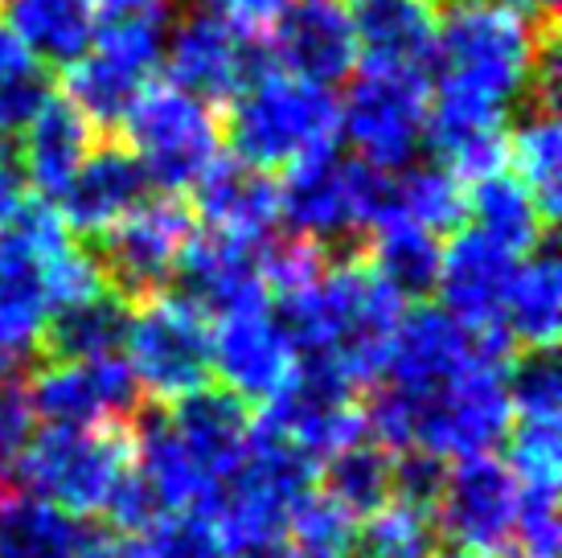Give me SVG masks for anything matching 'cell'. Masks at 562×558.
<instances>
[{
  "label": "cell",
  "instance_id": "6da1fadb",
  "mask_svg": "<svg viewBox=\"0 0 562 558\" xmlns=\"http://www.w3.org/2000/svg\"><path fill=\"white\" fill-rule=\"evenodd\" d=\"M403 304L358 247L333 255L313 288L280 295L271 312L300 361H325L366 394L386 370Z\"/></svg>",
  "mask_w": 562,
  "mask_h": 558
},
{
  "label": "cell",
  "instance_id": "7a4b0ae2",
  "mask_svg": "<svg viewBox=\"0 0 562 558\" xmlns=\"http://www.w3.org/2000/svg\"><path fill=\"white\" fill-rule=\"evenodd\" d=\"M554 21H526L509 9L481 0H452L436 30V91L460 103H476L497 115L517 111L530 99L533 63Z\"/></svg>",
  "mask_w": 562,
  "mask_h": 558
},
{
  "label": "cell",
  "instance_id": "3957f363",
  "mask_svg": "<svg viewBox=\"0 0 562 558\" xmlns=\"http://www.w3.org/2000/svg\"><path fill=\"white\" fill-rule=\"evenodd\" d=\"M341 103L313 82L283 75L267 63L247 87L226 103V144L247 169H292L308 156L337 148Z\"/></svg>",
  "mask_w": 562,
  "mask_h": 558
},
{
  "label": "cell",
  "instance_id": "277c9868",
  "mask_svg": "<svg viewBox=\"0 0 562 558\" xmlns=\"http://www.w3.org/2000/svg\"><path fill=\"white\" fill-rule=\"evenodd\" d=\"M132 423L108 427H42L16 460L13 481L70 517H103L120 481L132 472Z\"/></svg>",
  "mask_w": 562,
  "mask_h": 558
},
{
  "label": "cell",
  "instance_id": "5b68a950",
  "mask_svg": "<svg viewBox=\"0 0 562 558\" xmlns=\"http://www.w3.org/2000/svg\"><path fill=\"white\" fill-rule=\"evenodd\" d=\"M115 136L132 148L148 186H160V193L189 189L222 153V124L214 108L177 91L172 82H148Z\"/></svg>",
  "mask_w": 562,
  "mask_h": 558
},
{
  "label": "cell",
  "instance_id": "8992f818",
  "mask_svg": "<svg viewBox=\"0 0 562 558\" xmlns=\"http://www.w3.org/2000/svg\"><path fill=\"white\" fill-rule=\"evenodd\" d=\"M124 354L140 399L157 406H169L193 390L210 387V373H214L210 321L177 292L148 295L136 304Z\"/></svg>",
  "mask_w": 562,
  "mask_h": 558
},
{
  "label": "cell",
  "instance_id": "52a82bcc",
  "mask_svg": "<svg viewBox=\"0 0 562 558\" xmlns=\"http://www.w3.org/2000/svg\"><path fill=\"white\" fill-rule=\"evenodd\" d=\"M193 222L198 217L189 202H181V193H160V198H144L108 234H99L94 243H82V247L111 292L140 304L148 295L169 292L177 259L186 250L189 234L198 231Z\"/></svg>",
  "mask_w": 562,
  "mask_h": 558
},
{
  "label": "cell",
  "instance_id": "ba28073f",
  "mask_svg": "<svg viewBox=\"0 0 562 558\" xmlns=\"http://www.w3.org/2000/svg\"><path fill=\"white\" fill-rule=\"evenodd\" d=\"M165 49V25L120 21L94 25V42L75 66H66V99L91 120L94 132L115 136L132 103L153 82Z\"/></svg>",
  "mask_w": 562,
  "mask_h": 558
},
{
  "label": "cell",
  "instance_id": "9c48e42d",
  "mask_svg": "<svg viewBox=\"0 0 562 558\" xmlns=\"http://www.w3.org/2000/svg\"><path fill=\"white\" fill-rule=\"evenodd\" d=\"M431 78L366 70L341 103V136L374 169H406L427 136Z\"/></svg>",
  "mask_w": 562,
  "mask_h": 558
},
{
  "label": "cell",
  "instance_id": "30bf717a",
  "mask_svg": "<svg viewBox=\"0 0 562 558\" xmlns=\"http://www.w3.org/2000/svg\"><path fill=\"white\" fill-rule=\"evenodd\" d=\"M283 444L304 451L313 465L366 439V403L361 390L325 366V361H300L288 387L263 403V423Z\"/></svg>",
  "mask_w": 562,
  "mask_h": 558
},
{
  "label": "cell",
  "instance_id": "8fae6325",
  "mask_svg": "<svg viewBox=\"0 0 562 558\" xmlns=\"http://www.w3.org/2000/svg\"><path fill=\"white\" fill-rule=\"evenodd\" d=\"M165 70L177 91L193 94L202 103H231L247 78L267 66V49L259 37L238 33L231 21L205 13V9H177L165 37Z\"/></svg>",
  "mask_w": 562,
  "mask_h": 558
},
{
  "label": "cell",
  "instance_id": "7c38bea8",
  "mask_svg": "<svg viewBox=\"0 0 562 558\" xmlns=\"http://www.w3.org/2000/svg\"><path fill=\"white\" fill-rule=\"evenodd\" d=\"M280 222L288 234L308 238L325 255L358 250L361 231V160H345L337 148L308 156L288 169L280 186Z\"/></svg>",
  "mask_w": 562,
  "mask_h": 558
},
{
  "label": "cell",
  "instance_id": "4fadbf2b",
  "mask_svg": "<svg viewBox=\"0 0 562 558\" xmlns=\"http://www.w3.org/2000/svg\"><path fill=\"white\" fill-rule=\"evenodd\" d=\"M517 496H521V484L501 456L484 451V456L456 460L443 477V493L436 505L439 543L464 555L505 550V543L514 538Z\"/></svg>",
  "mask_w": 562,
  "mask_h": 558
},
{
  "label": "cell",
  "instance_id": "5bb4252c",
  "mask_svg": "<svg viewBox=\"0 0 562 558\" xmlns=\"http://www.w3.org/2000/svg\"><path fill=\"white\" fill-rule=\"evenodd\" d=\"M30 411L46 427H108L132 423L140 411L136 378L120 357L99 361H46L30 378Z\"/></svg>",
  "mask_w": 562,
  "mask_h": 558
},
{
  "label": "cell",
  "instance_id": "9a60e30c",
  "mask_svg": "<svg viewBox=\"0 0 562 558\" xmlns=\"http://www.w3.org/2000/svg\"><path fill=\"white\" fill-rule=\"evenodd\" d=\"M514 342L493 328V333H472L460 321H452L443 309H415L403 316L394 333L391 357H386V387L391 390H427L436 382H448L452 373L469 370L484 357H509Z\"/></svg>",
  "mask_w": 562,
  "mask_h": 558
},
{
  "label": "cell",
  "instance_id": "2e32d148",
  "mask_svg": "<svg viewBox=\"0 0 562 558\" xmlns=\"http://www.w3.org/2000/svg\"><path fill=\"white\" fill-rule=\"evenodd\" d=\"M267 63L283 75L333 91L358 70V33L353 16L333 0H300L288 4L267 30Z\"/></svg>",
  "mask_w": 562,
  "mask_h": 558
},
{
  "label": "cell",
  "instance_id": "e0dca14e",
  "mask_svg": "<svg viewBox=\"0 0 562 558\" xmlns=\"http://www.w3.org/2000/svg\"><path fill=\"white\" fill-rule=\"evenodd\" d=\"M255 250L259 247L235 243L226 234L193 231L172 271V283L181 288L177 295L202 312L205 321H222V316L271 304Z\"/></svg>",
  "mask_w": 562,
  "mask_h": 558
},
{
  "label": "cell",
  "instance_id": "ac0fdd59",
  "mask_svg": "<svg viewBox=\"0 0 562 558\" xmlns=\"http://www.w3.org/2000/svg\"><path fill=\"white\" fill-rule=\"evenodd\" d=\"M210 342H214V373L243 403H271L300 366L271 304L222 316L218 328H210Z\"/></svg>",
  "mask_w": 562,
  "mask_h": 558
},
{
  "label": "cell",
  "instance_id": "d6986e66",
  "mask_svg": "<svg viewBox=\"0 0 562 558\" xmlns=\"http://www.w3.org/2000/svg\"><path fill=\"white\" fill-rule=\"evenodd\" d=\"M144 198H148V177H144L140 160L132 156V148L120 136H108L94 144L91 156L82 160V169L63 189L58 217L70 231V238L94 243L120 217L132 214Z\"/></svg>",
  "mask_w": 562,
  "mask_h": 558
},
{
  "label": "cell",
  "instance_id": "ffe728a7",
  "mask_svg": "<svg viewBox=\"0 0 562 558\" xmlns=\"http://www.w3.org/2000/svg\"><path fill=\"white\" fill-rule=\"evenodd\" d=\"M514 271L517 255H509V250L497 247L493 238H484L472 226L456 231L452 243L439 255L436 292L443 300V312L464 328H472V333L501 328V309H505V292H509Z\"/></svg>",
  "mask_w": 562,
  "mask_h": 558
},
{
  "label": "cell",
  "instance_id": "44dd1931",
  "mask_svg": "<svg viewBox=\"0 0 562 558\" xmlns=\"http://www.w3.org/2000/svg\"><path fill=\"white\" fill-rule=\"evenodd\" d=\"M193 217H202V231L226 234L235 243L259 247L267 234L280 231V186L243 160H214L193 181Z\"/></svg>",
  "mask_w": 562,
  "mask_h": 558
},
{
  "label": "cell",
  "instance_id": "7402d4cb",
  "mask_svg": "<svg viewBox=\"0 0 562 558\" xmlns=\"http://www.w3.org/2000/svg\"><path fill=\"white\" fill-rule=\"evenodd\" d=\"M353 16L358 63L366 70L427 75L436 63L439 9L431 0H361Z\"/></svg>",
  "mask_w": 562,
  "mask_h": 558
},
{
  "label": "cell",
  "instance_id": "603a6c76",
  "mask_svg": "<svg viewBox=\"0 0 562 558\" xmlns=\"http://www.w3.org/2000/svg\"><path fill=\"white\" fill-rule=\"evenodd\" d=\"M94 144H99V132L91 127V120L66 94H49L46 103L33 111L30 124L21 127V144L13 153L25 186L37 189L42 202H58Z\"/></svg>",
  "mask_w": 562,
  "mask_h": 558
},
{
  "label": "cell",
  "instance_id": "cb8c5ba5",
  "mask_svg": "<svg viewBox=\"0 0 562 558\" xmlns=\"http://www.w3.org/2000/svg\"><path fill=\"white\" fill-rule=\"evenodd\" d=\"M169 423L172 432L181 435L189 460L202 468L210 493L243 465V456L250 448V432H255L247 403L235 399L231 390H214V387H202L193 390V394H186V399H177L169 411Z\"/></svg>",
  "mask_w": 562,
  "mask_h": 558
},
{
  "label": "cell",
  "instance_id": "d4e9b609",
  "mask_svg": "<svg viewBox=\"0 0 562 558\" xmlns=\"http://www.w3.org/2000/svg\"><path fill=\"white\" fill-rule=\"evenodd\" d=\"M136 304L111 292L108 283L99 292L82 295L75 304H63L46 316L37 357L42 361H99V357H120L127 342Z\"/></svg>",
  "mask_w": 562,
  "mask_h": 558
},
{
  "label": "cell",
  "instance_id": "484cf974",
  "mask_svg": "<svg viewBox=\"0 0 562 558\" xmlns=\"http://www.w3.org/2000/svg\"><path fill=\"white\" fill-rule=\"evenodd\" d=\"M4 30L33 63L66 70L91 49L94 13L87 0H0Z\"/></svg>",
  "mask_w": 562,
  "mask_h": 558
},
{
  "label": "cell",
  "instance_id": "4316f807",
  "mask_svg": "<svg viewBox=\"0 0 562 558\" xmlns=\"http://www.w3.org/2000/svg\"><path fill=\"white\" fill-rule=\"evenodd\" d=\"M562 325V276L550 238L538 250H530V264H521L509 279L505 309H501V328L509 342L526 349H554Z\"/></svg>",
  "mask_w": 562,
  "mask_h": 558
},
{
  "label": "cell",
  "instance_id": "83f0119b",
  "mask_svg": "<svg viewBox=\"0 0 562 558\" xmlns=\"http://www.w3.org/2000/svg\"><path fill=\"white\" fill-rule=\"evenodd\" d=\"M469 217L476 222L472 231H481L484 238H493V243L505 247L509 255L538 250L550 238V222H547V214H542L538 198L517 181L514 172H505V169L472 181Z\"/></svg>",
  "mask_w": 562,
  "mask_h": 558
},
{
  "label": "cell",
  "instance_id": "f1b7e54d",
  "mask_svg": "<svg viewBox=\"0 0 562 558\" xmlns=\"http://www.w3.org/2000/svg\"><path fill=\"white\" fill-rule=\"evenodd\" d=\"M82 522L25 489H0V558H79Z\"/></svg>",
  "mask_w": 562,
  "mask_h": 558
},
{
  "label": "cell",
  "instance_id": "f546056e",
  "mask_svg": "<svg viewBox=\"0 0 562 558\" xmlns=\"http://www.w3.org/2000/svg\"><path fill=\"white\" fill-rule=\"evenodd\" d=\"M361 255L398 300H427L436 292L439 255H443L439 234L411 226V222L378 226L370 231V238H361Z\"/></svg>",
  "mask_w": 562,
  "mask_h": 558
},
{
  "label": "cell",
  "instance_id": "4dcf8cb0",
  "mask_svg": "<svg viewBox=\"0 0 562 558\" xmlns=\"http://www.w3.org/2000/svg\"><path fill=\"white\" fill-rule=\"evenodd\" d=\"M509 160L517 165V181L530 189L547 222H559V198H562V124L559 111L521 103L517 124L509 132Z\"/></svg>",
  "mask_w": 562,
  "mask_h": 558
},
{
  "label": "cell",
  "instance_id": "1f68e13d",
  "mask_svg": "<svg viewBox=\"0 0 562 558\" xmlns=\"http://www.w3.org/2000/svg\"><path fill=\"white\" fill-rule=\"evenodd\" d=\"M411 222L431 234H452L469 222L464 181L443 165H406L391 172V226Z\"/></svg>",
  "mask_w": 562,
  "mask_h": 558
},
{
  "label": "cell",
  "instance_id": "d6a6232c",
  "mask_svg": "<svg viewBox=\"0 0 562 558\" xmlns=\"http://www.w3.org/2000/svg\"><path fill=\"white\" fill-rule=\"evenodd\" d=\"M321 493L328 501H337L349 517L366 522L370 513L386 510L394 501V451H386L382 444H349L337 456L325 460L321 472Z\"/></svg>",
  "mask_w": 562,
  "mask_h": 558
},
{
  "label": "cell",
  "instance_id": "836d02e7",
  "mask_svg": "<svg viewBox=\"0 0 562 558\" xmlns=\"http://www.w3.org/2000/svg\"><path fill=\"white\" fill-rule=\"evenodd\" d=\"M283 543L296 558H353L358 517H349L321 489H308L288 513Z\"/></svg>",
  "mask_w": 562,
  "mask_h": 558
},
{
  "label": "cell",
  "instance_id": "e575fe53",
  "mask_svg": "<svg viewBox=\"0 0 562 558\" xmlns=\"http://www.w3.org/2000/svg\"><path fill=\"white\" fill-rule=\"evenodd\" d=\"M439 550L443 543H439L436 517L398 501L358 522L353 558H439Z\"/></svg>",
  "mask_w": 562,
  "mask_h": 558
},
{
  "label": "cell",
  "instance_id": "d590c367",
  "mask_svg": "<svg viewBox=\"0 0 562 558\" xmlns=\"http://www.w3.org/2000/svg\"><path fill=\"white\" fill-rule=\"evenodd\" d=\"M514 423H562V373L554 349H526L505 373Z\"/></svg>",
  "mask_w": 562,
  "mask_h": 558
},
{
  "label": "cell",
  "instance_id": "8d00e7d4",
  "mask_svg": "<svg viewBox=\"0 0 562 558\" xmlns=\"http://www.w3.org/2000/svg\"><path fill=\"white\" fill-rule=\"evenodd\" d=\"M49 99V75L33 63L13 33L0 25V140L33 120V111Z\"/></svg>",
  "mask_w": 562,
  "mask_h": 558
},
{
  "label": "cell",
  "instance_id": "74e56055",
  "mask_svg": "<svg viewBox=\"0 0 562 558\" xmlns=\"http://www.w3.org/2000/svg\"><path fill=\"white\" fill-rule=\"evenodd\" d=\"M127 558H235L198 513L160 517L144 534H127Z\"/></svg>",
  "mask_w": 562,
  "mask_h": 558
},
{
  "label": "cell",
  "instance_id": "f35d334b",
  "mask_svg": "<svg viewBox=\"0 0 562 558\" xmlns=\"http://www.w3.org/2000/svg\"><path fill=\"white\" fill-rule=\"evenodd\" d=\"M521 489H559L562 439L559 423H517L509 427V460Z\"/></svg>",
  "mask_w": 562,
  "mask_h": 558
},
{
  "label": "cell",
  "instance_id": "ab89813d",
  "mask_svg": "<svg viewBox=\"0 0 562 558\" xmlns=\"http://www.w3.org/2000/svg\"><path fill=\"white\" fill-rule=\"evenodd\" d=\"M514 538L517 558H559V489H521Z\"/></svg>",
  "mask_w": 562,
  "mask_h": 558
},
{
  "label": "cell",
  "instance_id": "60d3db41",
  "mask_svg": "<svg viewBox=\"0 0 562 558\" xmlns=\"http://www.w3.org/2000/svg\"><path fill=\"white\" fill-rule=\"evenodd\" d=\"M448 460L427 451H394V501L436 517L439 493H443Z\"/></svg>",
  "mask_w": 562,
  "mask_h": 558
},
{
  "label": "cell",
  "instance_id": "b9f144b4",
  "mask_svg": "<svg viewBox=\"0 0 562 558\" xmlns=\"http://www.w3.org/2000/svg\"><path fill=\"white\" fill-rule=\"evenodd\" d=\"M33 435V411L16 382H0V489L13 484L16 460Z\"/></svg>",
  "mask_w": 562,
  "mask_h": 558
},
{
  "label": "cell",
  "instance_id": "7bdbcfd3",
  "mask_svg": "<svg viewBox=\"0 0 562 558\" xmlns=\"http://www.w3.org/2000/svg\"><path fill=\"white\" fill-rule=\"evenodd\" d=\"M193 9H205V13L222 16V21H231L238 33L263 42L267 30L276 25V16L288 9V0H193Z\"/></svg>",
  "mask_w": 562,
  "mask_h": 558
},
{
  "label": "cell",
  "instance_id": "ee69618b",
  "mask_svg": "<svg viewBox=\"0 0 562 558\" xmlns=\"http://www.w3.org/2000/svg\"><path fill=\"white\" fill-rule=\"evenodd\" d=\"M94 25H120V21H157L169 25L177 16V0H87Z\"/></svg>",
  "mask_w": 562,
  "mask_h": 558
},
{
  "label": "cell",
  "instance_id": "f6af8a7d",
  "mask_svg": "<svg viewBox=\"0 0 562 558\" xmlns=\"http://www.w3.org/2000/svg\"><path fill=\"white\" fill-rule=\"evenodd\" d=\"M21 202H25V177H21L16 153L13 148H4V140H0V231L13 222Z\"/></svg>",
  "mask_w": 562,
  "mask_h": 558
},
{
  "label": "cell",
  "instance_id": "bcb514c9",
  "mask_svg": "<svg viewBox=\"0 0 562 558\" xmlns=\"http://www.w3.org/2000/svg\"><path fill=\"white\" fill-rule=\"evenodd\" d=\"M493 9H509V13L526 16V21H554L559 16V0H481Z\"/></svg>",
  "mask_w": 562,
  "mask_h": 558
},
{
  "label": "cell",
  "instance_id": "7dc6e473",
  "mask_svg": "<svg viewBox=\"0 0 562 558\" xmlns=\"http://www.w3.org/2000/svg\"><path fill=\"white\" fill-rule=\"evenodd\" d=\"M247 558H296L292 550H288V543H276V546H267V550H255V555Z\"/></svg>",
  "mask_w": 562,
  "mask_h": 558
},
{
  "label": "cell",
  "instance_id": "c3c4849f",
  "mask_svg": "<svg viewBox=\"0 0 562 558\" xmlns=\"http://www.w3.org/2000/svg\"><path fill=\"white\" fill-rule=\"evenodd\" d=\"M333 4H341V0H333Z\"/></svg>",
  "mask_w": 562,
  "mask_h": 558
}]
</instances>
